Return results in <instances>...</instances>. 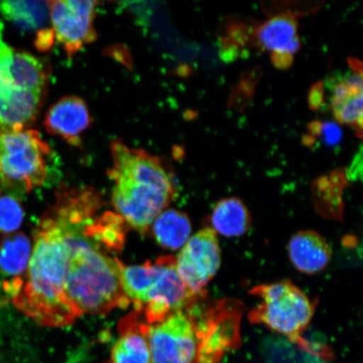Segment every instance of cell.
<instances>
[{
    "instance_id": "cell-1",
    "label": "cell",
    "mask_w": 363,
    "mask_h": 363,
    "mask_svg": "<svg viewBox=\"0 0 363 363\" xmlns=\"http://www.w3.org/2000/svg\"><path fill=\"white\" fill-rule=\"evenodd\" d=\"M19 293L13 305L40 325L62 328L80 317L65 294V279L70 250L67 231L48 212L40 220Z\"/></svg>"
},
{
    "instance_id": "cell-2",
    "label": "cell",
    "mask_w": 363,
    "mask_h": 363,
    "mask_svg": "<svg viewBox=\"0 0 363 363\" xmlns=\"http://www.w3.org/2000/svg\"><path fill=\"white\" fill-rule=\"evenodd\" d=\"M112 203L119 216L140 233L169 206L175 186L162 159L121 142L111 143Z\"/></svg>"
},
{
    "instance_id": "cell-3",
    "label": "cell",
    "mask_w": 363,
    "mask_h": 363,
    "mask_svg": "<svg viewBox=\"0 0 363 363\" xmlns=\"http://www.w3.org/2000/svg\"><path fill=\"white\" fill-rule=\"evenodd\" d=\"M68 258L65 294L72 306L86 313L107 315L115 308L130 305L122 288L119 261L104 254L82 231L67 230Z\"/></svg>"
},
{
    "instance_id": "cell-4",
    "label": "cell",
    "mask_w": 363,
    "mask_h": 363,
    "mask_svg": "<svg viewBox=\"0 0 363 363\" xmlns=\"http://www.w3.org/2000/svg\"><path fill=\"white\" fill-rule=\"evenodd\" d=\"M49 75L39 58L4 43L0 23V131L25 130L35 120Z\"/></svg>"
},
{
    "instance_id": "cell-5",
    "label": "cell",
    "mask_w": 363,
    "mask_h": 363,
    "mask_svg": "<svg viewBox=\"0 0 363 363\" xmlns=\"http://www.w3.org/2000/svg\"><path fill=\"white\" fill-rule=\"evenodd\" d=\"M250 293L260 298L259 305L250 312V321L267 326L292 343L302 342L301 335L311 323L315 306L301 289L284 280L258 285Z\"/></svg>"
},
{
    "instance_id": "cell-6",
    "label": "cell",
    "mask_w": 363,
    "mask_h": 363,
    "mask_svg": "<svg viewBox=\"0 0 363 363\" xmlns=\"http://www.w3.org/2000/svg\"><path fill=\"white\" fill-rule=\"evenodd\" d=\"M50 152L38 131H0V184L24 192L40 187L47 179Z\"/></svg>"
},
{
    "instance_id": "cell-7",
    "label": "cell",
    "mask_w": 363,
    "mask_h": 363,
    "mask_svg": "<svg viewBox=\"0 0 363 363\" xmlns=\"http://www.w3.org/2000/svg\"><path fill=\"white\" fill-rule=\"evenodd\" d=\"M195 296L177 270L176 257H159L153 263V274L146 294L135 312L144 317L148 325L159 323L174 313L189 306Z\"/></svg>"
},
{
    "instance_id": "cell-8",
    "label": "cell",
    "mask_w": 363,
    "mask_h": 363,
    "mask_svg": "<svg viewBox=\"0 0 363 363\" xmlns=\"http://www.w3.org/2000/svg\"><path fill=\"white\" fill-rule=\"evenodd\" d=\"M147 335L151 363H196V322L188 313L177 311L159 323L147 324Z\"/></svg>"
},
{
    "instance_id": "cell-9",
    "label": "cell",
    "mask_w": 363,
    "mask_h": 363,
    "mask_svg": "<svg viewBox=\"0 0 363 363\" xmlns=\"http://www.w3.org/2000/svg\"><path fill=\"white\" fill-rule=\"evenodd\" d=\"M48 6L54 36L68 58L96 40L94 18L97 2L62 0L48 1Z\"/></svg>"
},
{
    "instance_id": "cell-10",
    "label": "cell",
    "mask_w": 363,
    "mask_h": 363,
    "mask_svg": "<svg viewBox=\"0 0 363 363\" xmlns=\"http://www.w3.org/2000/svg\"><path fill=\"white\" fill-rule=\"evenodd\" d=\"M220 264L219 240L211 227L189 238L176 258L177 270L194 295L201 293L219 271Z\"/></svg>"
},
{
    "instance_id": "cell-11",
    "label": "cell",
    "mask_w": 363,
    "mask_h": 363,
    "mask_svg": "<svg viewBox=\"0 0 363 363\" xmlns=\"http://www.w3.org/2000/svg\"><path fill=\"white\" fill-rule=\"evenodd\" d=\"M235 306V303H223L214 308L203 325L196 324V363H220L226 352L237 347L240 342V315Z\"/></svg>"
},
{
    "instance_id": "cell-12",
    "label": "cell",
    "mask_w": 363,
    "mask_h": 363,
    "mask_svg": "<svg viewBox=\"0 0 363 363\" xmlns=\"http://www.w3.org/2000/svg\"><path fill=\"white\" fill-rule=\"evenodd\" d=\"M254 35L259 48L272 52L277 67H289L294 54L301 48L297 20L290 12L279 13L263 22Z\"/></svg>"
},
{
    "instance_id": "cell-13",
    "label": "cell",
    "mask_w": 363,
    "mask_h": 363,
    "mask_svg": "<svg viewBox=\"0 0 363 363\" xmlns=\"http://www.w3.org/2000/svg\"><path fill=\"white\" fill-rule=\"evenodd\" d=\"M92 118L87 104L78 96H67L50 107L44 120L49 134L59 136L72 146L81 144V135L89 128Z\"/></svg>"
},
{
    "instance_id": "cell-14",
    "label": "cell",
    "mask_w": 363,
    "mask_h": 363,
    "mask_svg": "<svg viewBox=\"0 0 363 363\" xmlns=\"http://www.w3.org/2000/svg\"><path fill=\"white\" fill-rule=\"evenodd\" d=\"M342 79L334 85L330 107L340 123L356 127L361 130L363 113V83L362 65L352 67Z\"/></svg>"
},
{
    "instance_id": "cell-15",
    "label": "cell",
    "mask_w": 363,
    "mask_h": 363,
    "mask_svg": "<svg viewBox=\"0 0 363 363\" xmlns=\"http://www.w3.org/2000/svg\"><path fill=\"white\" fill-rule=\"evenodd\" d=\"M288 251L295 269L308 275L323 271L333 255L328 240L314 230H301L294 235Z\"/></svg>"
},
{
    "instance_id": "cell-16",
    "label": "cell",
    "mask_w": 363,
    "mask_h": 363,
    "mask_svg": "<svg viewBox=\"0 0 363 363\" xmlns=\"http://www.w3.org/2000/svg\"><path fill=\"white\" fill-rule=\"evenodd\" d=\"M147 329L138 312L121 320V337L112 349L110 363H151Z\"/></svg>"
},
{
    "instance_id": "cell-17",
    "label": "cell",
    "mask_w": 363,
    "mask_h": 363,
    "mask_svg": "<svg viewBox=\"0 0 363 363\" xmlns=\"http://www.w3.org/2000/svg\"><path fill=\"white\" fill-rule=\"evenodd\" d=\"M30 257V242L26 235H7L0 242V272L10 278L3 284L7 294L19 291Z\"/></svg>"
},
{
    "instance_id": "cell-18",
    "label": "cell",
    "mask_w": 363,
    "mask_h": 363,
    "mask_svg": "<svg viewBox=\"0 0 363 363\" xmlns=\"http://www.w3.org/2000/svg\"><path fill=\"white\" fill-rule=\"evenodd\" d=\"M211 228L226 238H238L251 227L252 218L248 208L238 198L222 199L216 204L211 216Z\"/></svg>"
},
{
    "instance_id": "cell-19",
    "label": "cell",
    "mask_w": 363,
    "mask_h": 363,
    "mask_svg": "<svg viewBox=\"0 0 363 363\" xmlns=\"http://www.w3.org/2000/svg\"><path fill=\"white\" fill-rule=\"evenodd\" d=\"M154 235L163 248L179 250L184 247L191 235L192 226L189 217L176 210H167L156 218Z\"/></svg>"
},
{
    "instance_id": "cell-20",
    "label": "cell",
    "mask_w": 363,
    "mask_h": 363,
    "mask_svg": "<svg viewBox=\"0 0 363 363\" xmlns=\"http://www.w3.org/2000/svg\"><path fill=\"white\" fill-rule=\"evenodd\" d=\"M125 220L119 215L106 212L94 218L83 230V235L99 247L119 251L125 242Z\"/></svg>"
},
{
    "instance_id": "cell-21",
    "label": "cell",
    "mask_w": 363,
    "mask_h": 363,
    "mask_svg": "<svg viewBox=\"0 0 363 363\" xmlns=\"http://www.w3.org/2000/svg\"><path fill=\"white\" fill-rule=\"evenodd\" d=\"M0 13L19 28L34 30L45 25L49 10L48 2L7 0L0 2Z\"/></svg>"
},
{
    "instance_id": "cell-22",
    "label": "cell",
    "mask_w": 363,
    "mask_h": 363,
    "mask_svg": "<svg viewBox=\"0 0 363 363\" xmlns=\"http://www.w3.org/2000/svg\"><path fill=\"white\" fill-rule=\"evenodd\" d=\"M24 211L19 202L9 195L0 194V233H11L21 226Z\"/></svg>"
},
{
    "instance_id": "cell-23",
    "label": "cell",
    "mask_w": 363,
    "mask_h": 363,
    "mask_svg": "<svg viewBox=\"0 0 363 363\" xmlns=\"http://www.w3.org/2000/svg\"><path fill=\"white\" fill-rule=\"evenodd\" d=\"M55 36L52 29L40 30L36 35L35 45L39 51L45 52L52 47Z\"/></svg>"
},
{
    "instance_id": "cell-24",
    "label": "cell",
    "mask_w": 363,
    "mask_h": 363,
    "mask_svg": "<svg viewBox=\"0 0 363 363\" xmlns=\"http://www.w3.org/2000/svg\"><path fill=\"white\" fill-rule=\"evenodd\" d=\"M321 133H323L324 140L329 145L337 144L342 138V131L339 127L333 123L322 125Z\"/></svg>"
},
{
    "instance_id": "cell-25",
    "label": "cell",
    "mask_w": 363,
    "mask_h": 363,
    "mask_svg": "<svg viewBox=\"0 0 363 363\" xmlns=\"http://www.w3.org/2000/svg\"><path fill=\"white\" fill-rule=\"evenodd\" d=\"M0 194H1V192H0Z\"/></svg>"
}]
</instances>
